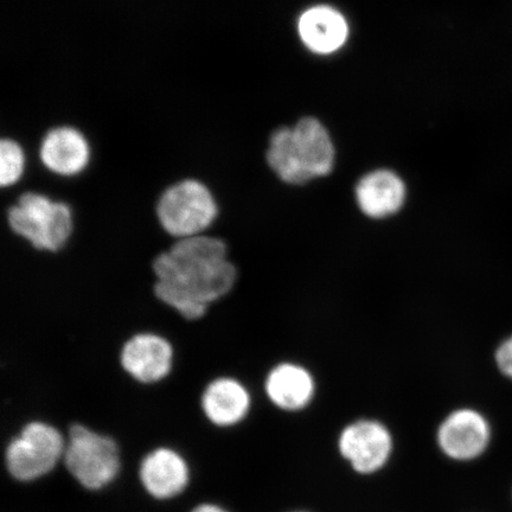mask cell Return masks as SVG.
<instances>
[{
	"mask_svg": "<svg viewBox=\"0 0 512 512\" xmlns=\"http://www.w3.org/2000/svg\"><path fill=\"white\" fill-rule=\"evenodd\" d=\"M152 272L156 298L188 322L206 316L209 306L227 297L238 280L227 243L206 234L176 240L153 259Z\"/></svg>",
	"mask_w": 512,
	"mask_h": 512,
	"instance_id": "cell-1",
	"label": "cell"
},
{
	"mask_svg": "<svg viewBox=\"0 0 512 512\" xmlns=\"http://www.w3.org/2000/svg\"><path fill=\"white\" fill-rule=\"evenodd\" d=\"M268 165L281 181L304 185L331 174L335 147L328 130L315 118L275 131L266 153Z\"/></svg>",
	"mask_w": 512,
	"mask_h": 512,
	"instance_id": "cell-2",
	"label": "cell"
},
{
	"mask_svg": "<svg viewBox=\"0 0 512 512\" xmlns=\"http://www.w3.org/2000/svg\"><path fill=\"white\" fill-rule=\"evenodd\" d=\"M12 232L36 251L57 253L74 232L73 211L66 202L54 201L41 192H23L8 209Z\"/></svg>",
	"mask_w": 512,
	"mask_h": 512,
	"instance_id": "cell-3",
	"label": "cell"
},
{
	"mask_svg": "<svg viewBox=\"0 0 512 512\" xmlns=\"http://www.w3.org/2000/svg\"><path fill=\"white\" fill-rule=\"evenodd\" d=\"M156 216L164 232L176 240L201 235L219 216V204L206 184L183 179L158 198Z\"/></svg>",
	"mask_w": 512,
	"mask_h": 512,
	"instance_id": "cell-4",
	"label": "cell"
},
{
	"mask_svg": "<svg viewBox=\"0 0 512 512\" xmlns=\"http://www.w3.org/2000/svg\"><path fill=\"white\" fill-rule=\"evenodd\" d=\"M63 458L70 475L88 490L105 488L120 470L115 441L82 425L70 428Z\"/></svg>",
	"mask_w": 512,
	"mask_h": 512,
	"instance_id": "cell-5",
	"label": "cell"
},
{
	"mask_svg": "<svg viewBox=\"0 0 512 512\" xmlns=\"http://www.w3.org/2000/svg\"><path fill=\"white\" fill-rule=\"evenodd\" d=\"M64 450L66 441L55 427L30 422L6 448V467L19 482H31L53 471Z\"/></svg>",
	"mask_w": 512,
	"mask_h": 512,
	"instance_id": "cell-6",
	"label": "cell"
},
{
	"mask_svg": "<svg viewBox=\"0 0 512 512\" xmlns=\"http://www.w3.org/2000/svg\"><path fill=\"white\" fill-rule=\"evenodd\" d=\"M338 448L352 469L361 475H371L388 463L393 438L380 421L358 420L344 428L339 435Z\"/></svg>",
	"mask_w": 512,
	"mask_h": 512,
	"instance_id": "cell-7",
	"label": "cell"
},
{
	"mask_svg": "<svg viewBox=\"0 0 512 512\" xmlns=\"http://www.w3.org/2000/svg\"><path fill=\"white\" fill-rule=\"evenodd\" d=\"M491 438L489 422L475 409L462 408L441 422L437 440L446 457L470 462L485 452Z\"/></svg>",
	"mask_w": 512,
	"mask_h": 512,
	"instance_id": "cell-8",
	"label": "cell"
},
{
	"mask_svg": "<svg viewBox=\"0 0 512 512\" xmlns=\"http://www.w3.org/2000/svg\"><path fill=\"white\" fill-rule=\"evenodd\" d=\"M174 362V349L163 336L152 332L127 339L120 351V364L128 375L140 383L162 381L170 374Z\"/></svg>",
	"mask_w": 512,
	"mask_h": 512,
	"instance_id": "cell-9",
	"label": "cell"
},
{
	"mask_svg": "<svg viewBox=\"0 0 512 512\" xmlns=\"http://www.w3.org/2000/svg\"><path fill=\"white\" fill-rule=\"evenodd\" d=\"M44 168L61 177H74L85 171L91 159V147L76 128L61 126L50 130L40 146Z\"/></svg>",
	"mask_w": 512,
	"mask_h": 512,
	"instance_id": "cell-10",
	"label": "cell"
},
{
	"mask_svg": "<svg viewBox=\"0 0 512 512\" xmlns=\"http://www.w3.org/2000/svg\"><path fill=\"white\" fill-rule=\"evenodd\" d=\"M355 196L362 213L379 220L399 213L405 204L407 189L395 172L375 170L358 181Z\"/></svg>",
	"mask_w": 512,
	"mask_h": 512,
	"instance_id": "cell-11",
	"label": "cell"
},
{
	"mask_svg": "<svg viewBox=\"0 0 512 512\" xmlns=\"http://www.w3.org/2000/svg\"><path fill=\"white\" fill-rule=\"evenodd\" d=\"M189 467L174 450L162 447L147 454L139 476L152 497L169 499L182 494L189 483Z\"/></svg>",
	"mask_w": 512,
	"mask_h": 512,
	"instance_id": "cell-12",
	"label": "cell"
},
{
	"mask_svg": "<svg viewBox=\"0 0 512 512\" xmlns=\"http://www.w3.org/2000/svg\"><path fill=\"white\" fill-rule=\"evenodd\" d=\"M298 31L307 48L316 54H331L347 41L349 29L341 12L319 5L304 12Z\"/></svg>",
	"mask_w": 512,
	"mask_h": 512,
	"instance_id": "cell-13",
	"label": "cell"
},
{
	"mask_svg": "<svg viewBox=\"0 0 512 512\" xmlns=\"http://www.w3.org/2000/svg\"><path fill=\"white\" fill-rule=\"evenodd\" d=\"M201 403L204 414L214 425L229 427L246 418L251 396L239 381L221 377L209 383Z\"/></svg>",
	"mask_w": 512,
	"mask_h": 512,
	"instance_id": "cell-14",
	"label": "cell"
},
{
	"mask_svg": "<svg viewBox=\"0 0 512 512\" xmlns=\"http://www.w3.org/2000/svg\"><path fill=\"white\" fill-rule=\"evenodd\" d=\"M315 389V380L309 371L293 363L279 364L266 380L268 398L275 406L288 412L309 406Z\"/></svg>",
	"mask_w": 512,
	"mask_h": 512,
	"instance_id": "cell-15",
	"label": "cell"
},
{
	"mask_svg": "<svg viewBox=\"0 0 512 512\" xmlns=\"http://www.w3.org/2000/svg\"><path fill=\"white\" fill-rule=\"evenodd\" d=\"M25 169L24 151L15 140L3 139L0 142V185L12 187L22 178Z\"/></svg>",
	"mask_w": 512,
	"mask_h": 512,
	"instance_id": "cell-16",
	"label": "cell"
},
{
	"mask_svg": "<svg viewBox=\"0 0 512 512\" xmlns=\"http://www.w3.org/2000/svg\"><path fill=\"white\" fill-rule=\"evenodd\" d=\"M496 363L502 374L512 380V336L499 345L496 351Z\"/></svg>",
	"mask_w": 512,
	"mask_h": 512,
	"instance_id": "cell-17",
	"label": "cell"
},
{
	"mask_svg": "<svg viewBox=\"0 0 512 512\" xmlns=\"http://www.w3.org/2000/svg\"><path fill=\"white\" fill-rule=\"evenodd\" d=\"M191 512H228V511L222 509L221 507H219V505L206 503V504L198 505V507H196Z\"/></svg>",
	"mask_w": 512,
	"mask_h": 512,
	"instance_id": "cell-18",
	"label": "cell"
}]
</instances>
